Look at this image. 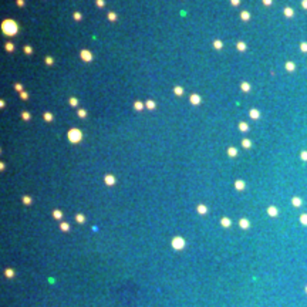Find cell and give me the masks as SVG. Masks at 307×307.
Wrapping results in <instances>:
<instances>
[{"instance_id":"277c9868","label":"cell","mask_w":307,"mask_h":307,"mask_svg":"<svg viewBox=\"0 0 307 307\" xmlns=\"http://www.w3.org/2000/svg\"><path fill=\"white\" fill-rule=\"evenodd\" d=\"M222 222H223V225H226V226H228V225H229V220H228V219H223V220H222Z\"/></svg>"},{"instance_id":"7a4b0ae2","label":"cell","mask_w":307,"mask_h":307,"mask_svg":"<svg viewBox=\"0 0 307 307\" xmlns=\"http://www.w3.org/2000/svg\"><path fill=\"white\" fill-rule=\"evenodd\" d=\"M4 273H6V276H7V277H11V276L14 274V273H13V270H10V269H7L6 272H4Z\"/></svg>"},{"instance_id":"6da1fadb","label":"cell","mask_w":307,"mask_h":307,"mask_svg":"<svg viewBox=\"0 0 307 307\" xmlns=\"http://www.w3.org/2000/svg\"><path fill=\"white\" fill-rule=\"evenodd\" d=\"M182 246H184V240H182V239H175L174 240V248L181 249Z\"/></svg>"},{"instance_id":"3957f363","label":"cell","mask_w":307,"mask_h":307,"mask_svg":"<svg viewBox=\"0 0 307 307\" xmlns=\"http://www.w3.org/2000/svg\"><path fill=\"white\" fill-rule=\"evenodd\" d=\"M240 225L243 226V228H246V226H248V222H246V220H242V222H240Z\"/></svg>"}]
</instances>
